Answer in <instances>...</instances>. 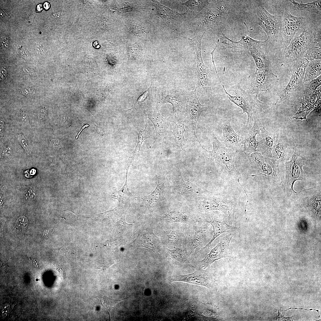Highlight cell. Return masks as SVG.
Listing matches in <instances>:
<instances>
[{"label": "cell", "mask_w": 321, "mask_h": 321, "mask_svg": "<svg viewBox=\"0 0 321 321\" xmlns=\"http://www.w3.org/2000/svg\"><path fill=\"white\" fill-rule=\"evenodd\" d=\"M37 10L38 11H41L43 10L42 4H41L37 5L36 7Z\"/></svg>", "instance_id": "obj_60"}, {"label": "cell", "mask_w": 321, "mask_h": 321, "mask_svg": "<svg viewBox=\"0 0 321 321\" xmlns=\"http://www.w3.org/2000/svg\"><path fill=\"white\" fill-rule=\"evenodd\" d=\"M43 7L45 10H48L50 7V4L48 3L45 2L44 4Z\"/></svg>", "instance_id": "obj_61"}, {"label": "cell", "mask_w": 321, "mask_h": 321, "mask_svg": "<svg viewBox=\"0 0 321 321\" xmlns=\"http://www.w3.org/2000/svg\"><path fill=\"white\" fill-rule=\"evenodd\" d=\"M230 1H212L201 11L200 26L206 30L215 29L222 25L228 15L231 7Z\"/></svg>", "instance_id": "obj_2"}, {"label": "cell", "mask_w": 321, "mask_h": 321, "mask_svg": "<svg viewBox=\"0 0 321 321\" xmlns=\"http://www.w3.org/2000/svg\"><path fill=\"white\" fill-rule=\"evenodd\" d=\"M195 232L192 241L188 252L190 255L197 247L202 248L210 240L211 235L207 225L201 226H195Z\"/></svg>", "instance_id": "obj_24"}, {"label": "cell", "mask_w": 321, "mask_h": 321, "mask_svg": "<svg viewBox=\"0 0 321 321\" xmlns=\"http://www.w3.org/2000/svg\"><path fill=\"white\" fill-rule=\"evenodd\" d=\"M262 127L259 121L256 119L254 117L253 126L246 138L243 141L244 150L243 152L246 155H249L257 152L258 142L256 139L257 136L259 134L260 128Z\"/></svg>", "instance_id": "obj_27"}, {"label": "cell", "mask_w": 321, "mask_h": 321, "mask_svg": "<svg viewBox=\"0 0 321 321\" xmlns=\"http://www.w3.org/2000/svg\"><path fill=\"white\" fill-rule=\"evenodd\" d=\"M149 89L144 92L138 98L136 102L135 103L133 108L137 107L139 104L144 101L146 98Z\"/></svg>", "instance_id": "obj_46"}, {"label": "cell", "mask_w": 321, "mask_h": 321, "mask_svg": "<svg viewBox=\"0 0 321 321\" xmlns=\"http://www.w3.org/2000/svg\"><path fill=\"white\" fill-rule=\"evenodd\" d=\"M35 49L38 54L40 56H44L45 51L44 47L40 43H37L34 45Z\"/></svg>", "instance_id": "obj_47"}, {"label": "cell", "mask_w": 321, "mask_h": 321, "mask_svg": "<svg viewBox=\"0 0 321 321\" xmlns=\"http://www.w3.org/2000/svg\"><path fill=\"white\" fill-rule=\"evenodd\" d=\"M303 309V310H307V311H311V310H315V311H317L318 312V315H319V317H320V314H319V310L315 309H302V308H289V309H286V310H281V311H286L288 310H289V309Z\"/></svg>", "instance_id": "obj_58"}, {"label": "cell", "mask_w": 321, "mask_h": 321, "mask_svg": "<svg viewBox=\"0 0 321 321\" xmlns=\"http://www.w3.org/2000/svg\"><path fill=\"white\" fill-rule=\"evenodd\" d=\"M163 220L168 223L180 222L190 224L192 219L186 213L178 210H170L166 212L163 216Z\"/></svg>", "instance_id": "obj_33"}, {"label": "cell", "mask_w": 321, "mask_h": 321, "mask_svg": "<svg viewBox=\"0 0 321 321\" xmlns=\"http://www.w3.org/2000/svg\"><path fill=\"white\" fill-rule=\"evenodd\" d=\"M50 144L52 147L55 148H59L61 147L59 140L57 139H52L50 142Z\"/></svg>", "instance_id": "obj_51"}, {"label": "cell", "mask_w": 321, "mask_h": 321, "mask_svg": "<svg viewBox=\"0 0 321 321\" xmlns=\"http://www.w3.org/2000/svg\"><path fill=\"white\" fill-rule=\"evenodd\" d=\"M185 124L183 121L176 123L172 129V133L174 138V144L176 147L180 150H183L185 145L184 133L186 131Z\"/></svg>", "instance_id": "obj_34"}, {"label": "cell", "mask_w": 321, "mask_h": 321, "mask_svg": "<svg viewBox=\"0 0 321 321\" xmlns=\"http://www.w3.org/2000/svg\"><path fill=\"white\" fill-rule=\"evenodd\" d=\"M160 238L153 232L152 229H145L141 231L133 242L135 247H141L149 249L155 253L160 248Z\"/></svg>", "instance_id": "obj_21"}, {"label": "cell", "mask_w": 321, "mask_h": 321, "mask_svg": "<svg viewBox=\"0 0 321 321\" xmlns=\"http://www.w3.org/2000/svg\"><path fill=\"white\" fill-rule=\"evenodd\" d=\"M300 103L302 106L292 118L303 120L306 119V116L311 112L313 111L315 103L311 101L307 97L301 95Z\"/></svg>", "instance_id": "obj_35"}, {"label": "cell", "mask_w": 321, "mask_h": 321, "mask_svg": "<svg viewBox=\"0 0 321 321\" xmlns=\"http://www.w3.org/2000/svg\"><path fill=\"white\" fill-rule=\"evenodd\" d=\"M5 125L4 121L0 120V137L1 138L4 136V134Z\"/></svg>", "instance_id": "obj_54"}, {"label": "cell", "mask_w": 321, "mask_h": 321, "mask_svg": "<svg viewBox=\"0 0 321 321\" xmlns=\"http://www.w3.org/2000/svg\"><path fill=\"white\" fill-rule=\"evenodd\" d=\"M99 298V300L103 306L108 311L110 315L111 320H112V310L114 306L119 302L125 300V299H114L106 296H102Z\"/></svg>", "instance_id": "obj_39"}, {"label": "cell", "mask_w": 321, "mask_h": 321, "mask_svg": "<svg viewBox=\"0 0 321 321\" xmlns=\"http://www.w3.org/2000/svg\"><path fill=\"white\" fill-rule=\"evenodd\" d=\"M321 76L308 82L303 84V87L308 89L315 90L321 85Z\"/></svg>", "instance_id": "obj_41"}, {"label": "cell", "mask_w": 321, "mask_h": 321, "mask_svg": "<svg viewBox=\"0 0 321 321\" xmlns=\"http://www.w3.org/2000/svg\"><path fill=\"white\" fill-rule=\"evenodd\" d=\"M47 113V109L44 107L41 108L38 111L37 115L39 121L42 122L45 119Z\"/></svg>", "instance_id": "obj_45"}, {"label": "cell", "mask_w": 321, "mask_h": 321, "mask_svg": "<svg viewBox=\"0 0 321 321\" xmlns=\"http://www.w3.org/2000/svg\"><path fill=\"white\" fill-rule=\"evenodd\" d=\"M249 159L253 168L259 173L277 180L280 183L282 182L281 168L279 161L265 156L261 153L253 152L249 156Z\"/></svg>", "instance_id": "obj_9"}, {"label": "cell", "mask_w": 321, "mask_h": 321, "mask_svg": "<svg viewBox=\"0 0 321 321\" xmlns=\"http://www.w3.org/2000/svg\"><path fill=\"white\" fill-rule=\"evenodd\" d=\"M303 57L309 61L315 60H321V45L313 43L304 53Z\"/></svg>", "instance_id": "obj_37"}, {"label": "cell", "mask_w": 321, "mask_h": 321, "mask_svg": "<svg viewBox=\"0 0 321 321\" xmlns=\"http://www.w3.org/2000/svg\"><path fill=\"white\" fill-rule=\"evenodd\" d=\"M250 34L243 36L238 41L231 40L223 33L221 34L220 37L224 40L221 43L224 48L230 50L233 53H239L249 54V52L253 48L259 46H262L267 43V39L264 41L255 40L250 37Z\"/></svg>", "instance_id": "obj_17"}, {"label": "cell", "mask_w": 321, "mask_h": 321, "mask_svg": "<svg viewBox=\"0 0 321 321\" xmlns=\"http://www.w3.org/2000/svg\"><path fill=\"white\" fill-rule=\"evenodd\" d=\"M20 53L21 55L25 59H30V55L27 50L25 48L22 47L20 49Z\"/></svg>", "instance_id": "obj_50"}, {"label": "cell", "mask_w": 321, "mask_h": 321, "mask_svg": "<svg viewBox=\"0 0 321 321\" xmlns=\"http://www.w3.org/2000/svg\"><path fill=\"white\" fill-rule=\"evenodd\" d=\"M187 94L178 89H173L168 92L160 98L158 102V106L169 103L172 107V111L170 116L171 122L177 123L183 121Z\"/></svg>", "instance_id": "obj_11"}, {"label": "cell", "mask_w": 321, "mask_h": 321, "mask_svg": "<svg viewBox=\"0 0 321 321\" xmlns=\"http://www.w3.org/2000/svg\"><path fill=\"white\" fill-rule=\"evenodd\" d=\"M12 151L11 148L10 146H8L1 152V156L4 157H8L11 155Z\"/></svg>", "instance_id": "obj_49"}, {"label": "cell", "mask_w": 321, "mask_h": 321, "mask_svg": "<svg viewBox=\"0 0 321 321\" xmlns=\"http://www.w3.org/2000/svg\"><path fill=\"white\" fill-rule=\"evenodd\" d=\"M148 125L145 121V126L144 130L138 133V139L137 145L133 151L130 154L128 158L126 161V170H128L129 168L133 162L137 159L139 155V151L141 146L145 140L151 136L149 131Z\"/></svg>", "instance_id": "obj_29"}, {"label": "cell", "mask_w": 321, "mask_h": 321, "mask_svg": "<svg viewBox=\"0 0 321 321\" xmlns=\"http://www.w3.org/2000/svg\"><path fill=\"white\" fill-rule=\"evenodd\" d=\"M219 81L229 100L240 108L242 110L243 113L247 114L246 127H248L251 122L253 115H255L257 112L262 111L264 103L258 100L257 96L249 93L240 87H237L234 90L236 94L235 95H231L225 89L224 80L223 84L221 80Z\"/></svg>", "instance_id": "obj_3"}, {"label": "cell", "mask_w": 321, "mask_h": 321, "mask_svg": "<svg viewBox=\"0 0 321 321\" xmlns=\"http://www.w3.org/2000/svg\"><path fill=\"white\" fill-rule=\"evenodd\" d=\"M211 135L213 145L212 150L208 151L202 146L201 147L205 151L207 156L214 161L224 174L232 177H237L239 173L234 164V158L237 152L226 147L218 140L213 133Z\"/></svg>", "instance_id": "obj_1"}, {"label": "cell", "mask_w": 321, "mask_h": 321, "mask_svg": "<svg viewBox=\"0 0 321 321\" xmlns=\"http://www.w3.org/2000/svg\"><path fill=\"white\" fill-rule=\"evenodd\" d=\"M23 89L22 91V93L26 95H32V94H34L35 92V90L32 91V89L30 88Z\"/></svg>", "instance_id": "obj_55"}, {"label": "cell", "mask_w": 321, "mask_h": 321, "mask_svg": "<svg viewBox=\"0 0 321 321\" xmlns=\"http://www.w3.org/2000/svg\"><path fill=\"white\" fill-rule=\"evenodd\" d=\"M18 142L24 149L26 153L29 155H30V147L26 137L23 135L19 133L18 136Z\"/></svg>", "instance_id": "obj_42"}, {"label": "cell", "mask_w": 321, "mask_h": 321, "mask_svg": "<svg viewBox=\"0 0 321 321\" xmlns=\"http://www.w3.org/2000/svg\"><path fill=\"white\" fill-rule=\"evenodd\" d=\"M148 118L154 126L156 134L155 140L152 146L156 141L160 143L162 142L164 133L170 125L171 120L170 116L167 118L163 117L156 109L149 112Z\"/></svg>", "instance_id": "obj_22"}, {"label": "cell", "mask_w": 321, "mask_h": 321, "mask_svg": "<svg viewBox=\"0 0 321 321\" xmlns=\"http://www.w3.org/2000/svg\"><path fill=\"white\" fill-rule=\"evenodd\" d=\"M255 47L249 51V54L253 59L255 63L256 71H262L270 69V62L261 48Z\"/></svg>", "instance_id": "obj_28"}, {"label": "cell", "mask_w": 321, "mask_h": 321, "mask_svg": "<svg viewBox=\"0 0 321 321\" xmlns=\"http://www.w3.org/2000/svg\"><path fill=\"white\" fill-rule=\"evenodd\" d=\"M278 80L277 76L270 69L255 71L248 77V86L246 91L257 96L260 92L268 90Z\"/></svg>", "instance_id": "obj_13"}, {"label": "cell", "mask_w": 321, "mask_h": 321, "mask_svg": "<svg viewBox=\"0 0 321 321\" xmlns=\"http://www.w3.org/2000/svg\"><path fill=\"white\" fill-rule=\"evenodd\" d=\"M294 147H291L277 135L272 150L273 158L280 162H287L294 152Z\"/></svg>", "instance_id": "obj_23"}, {"label": "cell", "mask_w": 321, "mask_h": 321, "mask_svg": "<svg viewBox=\"0 0 321 321\" xmlns=\"http://www.w3.org/2000/svg\"><path fill=\"white\" fill-rule=\"evenodd\" d=\"M128 27L129 30L136 35L140 36L147 33V31L144 27L135 23H129Z\"/></svg>", "instance_id": "obj_40"}, {"label": "cell", "mask_w": 321, "mask_h": 321, "mask_svg": "<svg viewBox=\"0 0 321 321\" xmlns=\"http://www.w3.org/2000/svg\"><path fill=\"white\" fill-rule=\"evenodd\" d=\"M233 236L230 233L221 238L220 242L213 248L204 258L198 262L199 268L203 269L209 268L215 261L221 258L229 257L231 252L229 248L230 242Z\"/></svg>", "instance_id": "obj_16"}, {"label": "cell", "mask_w": 321, "mask_h": 321, "mask_svg": "<svg viewBox=\"0 0 321 321\" xmlns=\"http://www.w3.org/2000/svg\"><path fill=\"white\" fill-rule=\"evenodd\" d=\"M196 88L187 94L183 121L188 130L195 136L200 145L196 134V125L201 114L208 109V106L200 103L196 95Z\"/></svg>", "instance_id": "obj_7"}, {"label": "cell", "mask_w": 321, "mask_h": 321, "mask_svg": "<svg viewBox=\"0 0 321 321\" xmlns=\"http://www.w3.org/2000/svg\"><path fill=\"white\" fill-rule=\"evenodd\" d=\"M275 137L268 131L264 127H261L260 134L257 138L258 142L257 152L273 159L272 150Z\"/></svg>", "instance_id": "obj_25"}, {"label": "cell", "mask_w": 321, "mask_h": 321, "mask_svg": "<svg viewBox=\"0 0 321 321\" xmlns=\"http://www.w3.org/2000/svg\"><path fill=\"white\" fill-rule=\"evenodd\" d=\"M205 220L210 224L213 229V237L209 242L200 250L197 252L198 255L204 251L208 248L215 239L221 235L226 233H238L240 229L236 227L227 224L226 220L227 218L225 215L213 213H207L204 214Z\"/></svg>", "instance_id": "obj_14"}, {"label": "cell", "mask_w": 321, "mask_h": 321, "mask_svg": "<svg viewBox=\"0 0 321 321\" xmlns=\"http://www.w3.org/2000/svg\"><path fill=\"white\" fill-rule=\"evenodd\" d=\"M256 21L266 33L267 40H275L279 36L282 17L270 13L262 5H259L256 12Z\"/></svg>", "instance_id": "obj_10"}, {"label": "cell", "mask_w": 321, "mask_h": 321, "mask_svg": "<svg viewBox=\"0 0 321 321\" xmlns=\"http://www.w3.org/2000/svg\"><path fill=\"white\" fill-rule=\"evenodd\" d=\"M53 232V229H44L42 232V237L45 238H48L49 237V236Z\"/></svg>", "instance_id": "obj_53"}, {"label": "cell", "mask_w": 321, "mask_h": 321, "mask_svg": "<svg viewBox=\"0 0 321 321\" xmlns=\"http://www.w3.org/2000/svg\"><path fill=\"white\" fill-rule=\"evenodd\" d=\"M201 203L204 212L219 210L224 213L231 224L233 222L237 205L236 199L233 196L221 194L210 196L205 198Z\"/></svg>", "instance_id": "obj_6"}, {"label": "cell", "mask_w": 321, "mask_h": 321, "mask_svg": "<svg viewBox=\"0 0 321 321\" xmlns=\"http://www.w3.org/2000/svg\"><path fill=\"white\" fill-rule=\"evenodd\" d=\"M169 280L171 282L182 281L208 288L211 287L213 283L212 278L208 271L200 268L189 274L172 276Z\"/></svg>", "instance_id": "obj_18"}, {"label": "cell", "mask_w": 321, "mask_h": 321, "mask_svg": "<svg viewBox=\"0 0 321 321\" xmlns=\"http://www.w3.org/2000/svg\"><path fill=\"white\" fill-rule=\"evenodd\" d=\"M294 149L291 160L285 163L286 177L284 188L288 196L295 192L293 188L294 182L298 180H303L304 176L303 167L306 161L299 151L295 147Z\"/></svg>", "instance_id": "obj_8"}, {"label": "cell", "mask_w": 321, "mask_h": 321, "mask_svg": "<svg viewBox=\"0 0 321 321\" xmlns=\"http://www.w3.org/2000/svg\"><path fill=\"white\" fill-rule=\"evenodd\" d=\"M158 183L154 191L150 195L142 197V199L147 209H149L161 201L164 196V183L166 175L164 174L156 176Z\"/></svg>", "instance_id": "obj_26"}, {"label": "cell", "mask_w": 321, "mask_h": 321, "mask_svg": "<svg viewBox=\"0 0 321 321\" xmlns=\"http://www.w3.org/2000/svg\"><path fill=\"white\" fill-rule=\"evenodd\" d=\"M305 18L292 15L286 8L282 17L280 34L285 47L290 43L296 33L300 29H304Z\"/></svg>", "instance_id": "obj_12"}, {"label": "cell", "mask_w": 321, "mask_h": 321, "mask_svg": "<svg viewBox=\"0 0 321 321\" xmlns=\"http://www.w3.org/2000/svg\"><path fill=\"white\" fill-rule=\"evenodd\" d=\"M175 249L171 250L165 248V256L185 265H192L194 262L188 252L185 249L174 247Z\"/></svg>", "instance_id": "obj_30"}, {"label": "cell", "mask_w": 321, "mask_h": 321, "mask_svg": "<svg viewBox=\"0 0 321 321\" xmlns=\"http://www.w3.org/2000/svg\"><path fill=\"white\" fill-rule=\"evenodd\" d=\"M21 117L23 123L26 125L31 128L29 118L27 114L24 112H22L21 114Z\"/></svg>", "instance_id": "obj_48"}, {"label": "cell", "mask_w": 321, "mask_h": 321, "mask_svg": "<svg viewBox=\"0 0 321 321\" xmlns=\"http://www.w3.org/2000/svg\"><path fill=\"white\" fill-rule=\"evenodd\" d=\"M221 124L223 133L220 141L226 147L237 152L241 151L243 140L233 129L230 120H222Z\"/></svg>", "instance_id": "obj_19"}, {"label": "cell", "mask_w": 321, "mask_h": 321, "mask_svg": "<svg viewBox=\"0 0 321 321\" xmlns=\"http://www.w3.org/2000/svg\"><path fill=\"white\" fill-rule=\"evenodd\" d=\"M208 0H188L181 4L188 7V10H191L197 12H201L209 4Z\"/></svg>", "instance_id": "obj_38"}, {"label": "cell", "mask_w": 321, "mask_h": 321, "mask_svg": "<svg viewBox=\"0 0 321 321\" xmlns=\"http://www.w3.org/2000/svg\"><path fill=\"white\" fill-rule=\"evenodd\" d=\"M297 9L301 11H305L311 13L320 14L321 12V1L316 0L306 4L298 3L293 0H289Z\"/></svg>", "instance_id": "obj_36"}, {"label": "cell", "mask_w": 321, "mask_h": 321, "mask_svg": "<svg viewBox=\"0 0 321 321\" xmlns=\"http://www.w3.org/2000/svg\"><path fill=\"white\" fill-rule=\"evenodd\" d=\"M168 242L170 243H176L178 239V233L177 230L172 228V231L169 235H166Z\"/></svg>", "instance_id": "obj_43"}, {"label": "cell", "mask_w": 321, "mask_h": 321, "mask_svg": "<svg viewBox=\"0 0 321 321\" xmlns=\"http://www.w3.org/2000/svg\"><path fill=\"white\" fill-rule=\"evenodd\" d=\"M152 5L156 10L155 15L160 17L163 21L168 25L177 26L183 22L189 10L183 13H180L163 5L157 1L152 0Z\"/></svg>", "instance_id": "obj_20"}, {"label": "cell", "mask_w": 321, "mask_h": 321, "mask_svg": "<svg viewBox=\"0 0 321 321\" xmlns=\"http://www.w3.org/2000/svg\"><path fill=\"white\" fill-rule=\"evenodd\" d=\"M22 70L23 72L27 74L34 76H36L37 75V74L35 72V71L31 68L24 67L22 68Z\"/></svg>", "instance_id": "obj_52"}, {"label": "cell", "mask_w": 321, "mask_h": 321, "mask_svg": "<svg viewBox=\"0 0 321 321\" xmlns=\"http://www.w3.org/2000/svg\"><path fill=\"white\" fill-rule=\"evenodd\" d=\"M1 77L2 79H4L6 75V70L5 69L3 68L1 69Z\"/></svg>", "instance_id": "obj_57"}, {"label": "cell", "mask_w": 321, "mask_h": 321, "mask_svg": "<svg viewBox=\"0 0 321 321\" xmlns=\"http://www.w3.org/2000/svg\"><path fill=\"white\" fill-rule=\"evenodd\" d=\"M188 39L192 49L196 53L197 57L196 66V75L198 86L203 92H207L208 83V76L210 72L209 68L204 64L201 54V43L203 36L205 33Z\"/></svg>", "instance_id": "obj_15"}, {"label": "cell", "mask_w": 321, "mask_h": 321, "mask_svg": "<svg viewBox=\"0 0 321 321\" xmlns=\"http://www.w3.org/2000/svg\"><path fill=\"white\" fill-rule=\"evenodd\" d=\"M128 172L126 171L125 182L123 187L120 190L113 192L111 197L118 199L121 205L129 207L130 201L136 197L129 190L127 182Z\"/></svg>", "instance_id": "obj_31"}, {"label": "cell", "mask_w": 321, "mask_h": 321, "mask_svg": "<svg viewBox=\"0 0 321 321\" xmlns=\"http://www.w3.org/2000/svg\"><path fill=\"white\" fill-rule=\"evenodd\" d=\"M97 132L100 134L103 135L104 134V130L101 128L95 125Z\"/></svg>", "instance_id": "obj_56"}, {"label": "cell", "mask_w": 321, "mask_h": 321, "mask_svg": "<svg viewBox=\"0 0 321 321\" xmlns=\"http://www.w3.org/2000/svg\"><path fill=\"white\" fill-rule=\"evenodd\" d=\"M303 32L292 40L289 44L285 47L282 57L287 62H295L303 57L304 53L314 41L315 34L308 29H304Z\"/></svg>", "instance_id": "obj_4"}, {"label": "cell", "mask_w": 321, "mask_h": 321, "mask_svg": "<svg viewBox=\"0 0 321 321\" xmlns=\"http://www.w3.org/2000/svg\"><path fill=\"white\" fill-rule=\"evenodd\" d=\"M89 125H88V124H86V125H84V126H83V127H82V128H81V130H80V131H79V132L78 133V134H77V136L75 137V139H78V136H79V134H80V133H81V131H82V130H84V129H85V128H87V127H89Z\"/></svg>", "instance_id": "obj_59"}, {"label": "cell", "mask_w": 321, "mask_h": 321, "mask_svg": "<svg viewBox=\"0 0 321 321\" xmlns=\"http://www.w3.org/2000/svg\"><path fill=\"white\" fill-rule=\"evenodd\" d=\"M309 62L303 57L294 62L289 81L285 87L280 93L276 103L287 100L297 92L302 91L306 69Z\"/></svg>", "instance_id": "obj_5"}, {"label": "cell", "mask_w": 321, "mask_h": 321, "mask_svg": "<svg viewBox=\"0 0 321 321\" xmlns=\"http://www.w3.org/2000/svg\"><path fill=\"white\" fill-rule=\"evenodd\" d=\"M128 53L130 57H133L137 55L139 52V48L138 45L135 44L130 45L129 46Z\"/></svg>", "instance_id": "obj_44"}, {"label": "cell", "mask_w": 321, "mask_h": 321, "mask_svg": "<svg viewBox=\"0 0 321 321\" xmlns=\"http://www.w3.org/2000/svg\"><path fill=\"white\" fill-rule=\"evenodd\" d=\"M321 74V60H315L310 61L306 69L303 84L314 80Z\"/></svg>", "instance_id": "obj_32"}]
</instances>
